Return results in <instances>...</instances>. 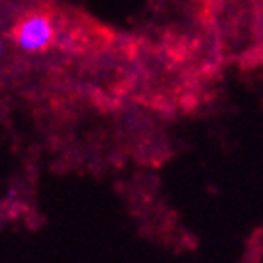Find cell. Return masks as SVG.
Wrapping results in <instances>:
<instances>
[{"mask_svg": "<svg viewBox=\"0 0 263 263\" xmlns=\"http://www.w3.org/2000/svg\"><path fill=\"white\" fill-rule=\"evenodd\" d=\"M13 44L25 53H42L53 44L55 28L45 11H28L15 23L10 32Z\"/></svg>", "mask_w": 263, "mask_h": 263, "instance_id": "1", "label": "cell"}]
</instances>
